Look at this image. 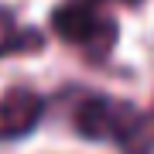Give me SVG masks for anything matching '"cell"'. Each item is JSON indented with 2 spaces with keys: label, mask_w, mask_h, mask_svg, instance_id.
Returning a JSON list of instances; mask_svg holds the SVG:
<instances>
[{
  "label": "cell",
  "mask_w": 154,
  "mask_h": 154,
  "mask_svg": "<svg viewBox=\"0 0 154 154\" xmlns=\"http://www.w3.org/2000/svg\"><path fill=\"white\" fill-rule=\"evenodd\" d=\"M147 120H151V130H154V106H151V113H147Z\"/></svg>",
  "instance_id": "cell-6"
},
{
  "label": "cell",
  "mask_w": 154,
  "mask_h": 154,
  "mask_svg": "<svg viewBox=\"0 0 154 154\" xmlns=\"http://www.w3.org/2000/svg\"><path fill=\"white\" fill-rule=\"evenodd\" d=\"M45 48V34L34 28H21L14 11L0 7V58L11 55H38Z\"/></svg>",
  "instance_id": "cell-4"
},
{
  "label": "cell",
  "mask_w": 154,
  "mask_h": 154,
  "mask_svg": "<svg viewBox=\"0 0 154 154\" xmlns=\"http://www.w3.org/2000/svg\"><path fill=\"white\" fill-rule=\"evenodd\" d=\"M48 21H51V31L62 41L72 45V48H79L93 62L110 58L113 48H116V38H120L116 21L96 0H65V4H58L51 11Z\"/></svg>",
  "instance_id": "cell-2"
},
{
  "label": "cell",
  "mask_w": 154,
  "mask_h": 154,
  "mask_svg": "<svg viewBox=\"0 0 154 154\" xmlns=\"http://www.w3.org/2000/svg\"><path fill=\"white\" fill-rule=\"evenodd\" d=\"M72 127L82 140L116 144L123 154H151L154 130L147 113H140L134 103L103 93H82L72 103Z\"/></svg>",
  "instance_id": "cell-1"
},
{
  "label": "cell",
  "mask_w": 154,
  "mask_h": 154,
  "mask_svg": "<svg viewBox=\"0 0 154 154\" xmlns=\"http://www.w3.org/2000/svg\"><path fill=\"white\" fill-rule=\"evenodd\" d=\"M96 4H127V7H137L140 0H96Z\"/></svg>",
  "instance_id": "cell-5"
},
{
  "label": "cell",
  "mask_w": 154,
  "mask_h": 154,
  "mask_svg": "<svg viewBox=\"0 0 154 154\" xmlns=\"http://www.w3.org/2000/svg\"><path fill=\"white\" fill-rule=\"evenodd\" d=\"M45 120V96L31 86H11L0 96V140H21Z\"/></svg>",
  "instance_id": "cell-3"
}]
</instances>
